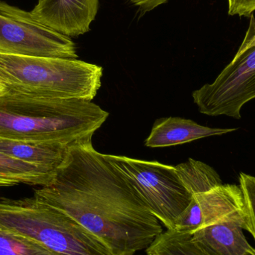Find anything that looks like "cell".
<instances>
[{"label": "cell", "instance_id": "cell-9", "mask_svg": "<svg viewBox=\"0 0 255 255\" xmlns=\"http://www.w3.org/2000/svg\"><path fill=\"white\" fill-rule=\"evenodd\" d=\"M100 0H38L31 11L37 22L67 37H79L91 30Z\"/></svg>", "mask_w": 255, "mask_h": 255}, {"label": "cell", "instance_id": "cell-7", "mask_svg": "<svg viewBox=\"0 0 255 255\" xmlns=\"http://www.w3.org/2000/svg\"><path fill=\"white\" fill-rule=\"evenodd\" d=\"M200 113L241 119L243 106L255 99V46L236 55L214 82L193 91Z\"/></svg>", "mask_w": 255, "mask_h": 255}, {"label": "cell", "instance_id": "cell-10", "mask_svg": "<svg viewBox=\"0 0 255 255\" xmlns=\"http://www.w3.org/2000/svg\"><path fill=\"white\" fill-rule=\"evenodd\" d=\"M244 230L251 232L247 207L196 231L192 239L209 255H255Z\"/></svg>", "mask_w": 255, "mask_h": 255}, {"label": "cell", "instance_id": "cell-20", "mask_svg": "<svg viewBox=\"0 0 255 255\" xmlns=\"http://www.w3.org/2000/svg\"><path fill=\"white\" fill-rule=\"evenodd\" d=\"M4 89V87L2 86V85H1V83H0V93L1 92V91H3V90Z\"/></svg>", "mask_w": 255, "mask_h": 255}, {"label": "cell", "instance_id": "cell-8", "mask_svg": "<svg viewBox=\"0 0 255 255\" xmlns=\"http://www.w3.org/2000/svg\"><path fill=\"white\" fill-rule=\"evenodd\" d=\"M245 208L240 185L223 184L208 191L193 195L190 205L178 217L172 230L193 234Z\"/></svg>", "mask_w": 255, "mask_h": 255}, {"label": "cell", "instance_id": "cell-17", "mask_svg": "<svg viewBox=\"0 0 255 255\" xmlns=\"http://www.w3.org/2000/svg\"><path fill=\"white\" fill-rule=\"evenodd\" d=\"M239 181L250 218V234L253 235L255 242V177L241 172Z\"/></svg>", "mask_w": 255, "mask_h": 255}, {"label": "cell", "instance_id": "cell-19", "mask_svg": "<svg viewBox=\"0 0 255 255\" xmlns=\"http://www.w3.org/2000/svg\"><path fill=\"white\" fill-rule=\"evenodd\" d=\"M133 5L137 7L141 11L148 12L164 4L169 0H128Z\"/></svg>", "mask_w": 255, "mask_h": 255}, {"label": "cell", "instance_id": "cell-12", "mask_svg": "<svg viewBox=\"0 0 255 255\" xmlns=\"http://www.w3.org/2000/svg\"><path fill=\"white\" fill-rule=\"evenodd\" d=\"M69 147L61 143H40L0 138L1 152L56 172L67 157Z\"/></svg>", "mask_w": 255, "mask_h": 255}, {"label": "cell", "instance_id": "cell-2", "mask_svg": "<svg viewBox=\"0 0 255 255\" xmlns=\"http://www.w3.org/2000/svg\"><path fill=\"white\" fill-rule=\"evenodd\" d=\"M103 75V67L77 58L0 54V83L16 92L92 102Z\"/></svg>", "mask_w": 255, "mask_h": 255}, {"label": "cell", "instance_id": "cell-13", "mask_svg": "<svg viewBox=\"0 0 255 255\" xmlns=\"http://www.w3.org/2000/svg\"><path fill=\"white\" fill-rule=\"evenodd\" d=\"M57 172L13 158L0 151V187L24 184L46 187Z\"/></svg>", "mask_w": 255, "mask_h": 255}, {"label": "cell", "instance_id": "cell-3", "mask_svg": "<svg viewBox=\"0 0 255 255\" xmlns=\"http://www.w3.org/2000/svg\"><path fill=\"white\" fill-rule=\"evenodd\" d=\"M0 229L32 240L57 255H113L88 229L34 196L0 200Z\"/></svg>", "mask_w": 255, "mask_h": 255}, {"label": "cell", "instance_id": "cell-11", "mask_svg": "<svg viewBox=\"0 0 255 255\" xmlns=\"http://www.w3.org/2000/svg\"><path fill=\"white\" fill-rule=\"evenodd\" d=\"M238 128H219L203 127L191 120L181 118H161L154 123L145 141L150 148L172 146L187 143L208 136L223 135Z\"/></svg>", "mask_w": 255, "mask_h": 255}, {"label": "cell", "instance_id": "cell-18", "mask_svg": "<svg viewBox=\"0 0 255 255\" xmlns=\"http://www.w3.org/2000/svg\"><path fill=\"white\" fill-rule=\"evenodd\" d=\"M229 13L232 16H251L255 11V0H228Z\"/></svg>", "mask_w": 255, "mask_h": 255}, {"label": "cell", "instance_id": "cell-16", "mask_svg": "<svg viewBox=\"0 0 255 255\" xmlns=\"http://www.w3.org/2000/svg\"><path fill=\"white\" fill-rule=\"evenodd\" d=\"M0 255H57L31 239L0 229Z\"/></svg>", "mask_w": 255, "mask_h": 255}, {"label": "cell", "instance_id": "cell-4", "mask_svg": "<svg viewBox=\"0 0 255 255\" xmlns=\"http://www.w3.org/2000/svg\"><path fill=\"white\" fill-rule=\"evenodd\" d=\"M109 116L92 102L75 99L40 114L0 110V138L71 146L92 141Z\"/></svg>", "mask_w": 255, "mask_h": 255}, {"label": "cell", "instance_id": "cell-15", "mask_svg": "<svg viewBox=\"0 0 255 255\" xmlns=\"http://www.w3.org/2000/svg\"><path fill=\"white\" fill-rule=\"evenodd\" d=\"M191 233L167 229L146 249L147 255H209L192 239Z\"/></svg>", "mask_w": 255, "mask_h": 255}, {"label": "cell", "instance_id": "cell-14", "mask_svg": "<svg viewBox=\"0 0 255 255\" xmlns=\"http://www.w3.org/2000/svg\"><path fill=\"white\" fill-rule=\"evenodd\" d=\"M175 167L184 187L192 195L208 191L223 184L217 171L199 160L190 158Z\"/></svg>", "mask_w": 255, "mask_h": 255}, {"label": "cell", "instance_id": "cell-6", "mask_svg": "<svg viewBox=\"0 0 255 255\" xmlns=\"http://www.w3.org/2000/svg\"><path fill=\"white\" fill-rule=\"evenodd\" d=\"M0 54L78 58L70 37L37 22L27 12L0 0Z\"/></svg>", "mask_w": 255, "mask_h": 255}, {"label": "cell", "instance_id": "cell-1", "mask_svg": "<svg viewBox=\"0 0 255 255\" xmlns=\"http://www.w3.org/2000/svg\"><path fill=\"white\" fill-rule=\"evenodd\" d=\"M34 196L70 216L113 255L145 250L163 232L128 180L92 141L69 147L53 182L35 190Z\"/></svg>", "mask_w": 255, "mask_h": 255}, {"label": "cell", "instance_id": "cell-5", "mask_svg": "<svg viewBox=\"0 0 255 255\" xmlns=\"http://www.w3.org/2000/svg\"><path fill=\"white\" fill-rule=\"evenodd\" d=\"M104 157L128 180L161 224L166 229H175L193 197L175 166L125 156L104 154Z\"/></svg>", "mask_w": 255, "mask_h": 255}]
</instances>
